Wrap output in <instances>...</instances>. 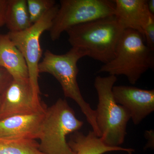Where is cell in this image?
I'll use <instances>...</instances> for the list:
<instances>
[{
  "label": "cell",
  "mask_w": 154,
  "mask_h": 154,
  "mask_svg": "<svg viewBox=\"0 0 154 154\" xmlns=\"http://www.w3.org/2000/svg\"><path fill=\"white\" fill-rule=\"evenodd\" d=\"M125 30L113 15L77 25L66 32L72 48L104 64L115 56Z\"/></svg>",
  "instance_id": "6da1fadb"
},
{
  "label": "cell",
  "mask_w": 154,
  "mask_h": 154,
  "mask_svg": "<svg viewBox=\"0 0 154 154\" xmlns=\"http://www.w3.org/2000/svg\"><path fill=\"white\" fill-rule=\"evenodd\" d=\"M154 66V51L147 46L143 36L136 30L126 29L119 40L114 58L103 65L97 73L124 75L130 84L134 85Z\"/></svg>",
  "instance_id": "7a4b0ae2"
},
{
  "label": "cell",
  "mask_w": 154,
  "mask_h": 154,
  "mask_svg": "<svg viewBox=\"0 0 154 154\" xmlns=\"http://www.w3.org/2000/svg\"><path fill=\"white\" fill-rule=\"evenodd\" d=\"M117 79L116 76L109 75L98 76L94 81L98 96L96 119L100 137L104 143L112 147L120 146L124 143L131 119L128 110L116 103L113 97L112 89Z\"/></svg>",
  "instance_id": "3957f363"
},
{
  "label": "cell",
  "mask_w": 154,
  "mask_h": 154,
  "mask_svg": "<svg viewBox=\"0 0 154 154\" xmlns=\"http://www.w3.org/2000/svg\"><path fill=\"white\" fill-rule=\"evenodd\" d=\"M85 57L82 53L71 48L63 54H54L49 50L44 54L42 61L38 65V71L50 74L60 84L64 95L72 99L79 105L87 121L92 127L93 131L100 137V134L96 124V112L83 97L77 82L79 73L77 63Z\"/></svg>",
  "instance_id": "277c9868"
},
{
  "label": "cell",
  "mask_w": 154,
  "mask_h": 154,
  "mask_svg": "<svg viewBox=\"0 0 154 154\" xmlns=\"http://www.w3.org/2000/svg\"><path fill=\"white\" fill-rule=\"evenodd\" d=\"M83 125L66 100L59 99L46 108L38 138L39 151L43 154H75L69 146L66 137L79 131Z\"/></svg>",
  "instance_id": "5b68a950"
},
{
  "label": "cell",
  "mask_w": 154,
  "mask_h": 154,
  "mask_svg": "<svg viewBox=\"0 0 154 154\" xmlns=\"http://www.w3.org/2000/svg\"><path fill=\"white\" fill-rule=\"evenodd\" d=\"M50 29L52 41L74 26L114 15L115 3L110 0H61Z\"/></svg>",
  "instance_id": "8992f818"
},
{
  "label": "cell",
  "mask_w": 154,
  "mask_h": 154,
  "mask_svg": "<svg viewBox=\"0 0 154 154\" xmlns=\"http://www.w3.org/2000/svg\"><path fill=\"white\" fill-rule=\"evenodd\" d=\"M59 8L55 5L46 12L37 22L26 30L8 33L25 58L29 72V79L36 94H40L38 65L42 55L40 38L44 31L49 30Z\"/></svg>",
  "instance_id": "52a82bcc"
},
{
  "label": "cell",
  "mask_w": 154,
  "mask_h": 154,
  "mask_svg": "<svg viewBox=\"0 0 154 154\" xmlns=\"http://www.w3.org/2000/svg\"><path fill=\"white\" fill-rule=\"evenodd\" d=\"M46 109L29 79H14L1 95L0 120L12 116L35 113Z\"/></svg>",
  "instance_id": "ba28073f"
},
{
  "label": "cell",
  "mask_w": 154,
  "mask_h": 154,
  "mask_svg": "<svg viewBox=\"0 0 154 154\" xmlns=\"http://www.w3.org/2000/svg\"><path fill=\"white\" fill-rule=\"evenodd\" d=\"M116 102L128 111L131 119L135 125L154 111V90H147L132 86L113 87Z\"/></svg>",
  "instance_id": "9c48e42d"
},
{
  "label": "cell",
  "mask_w": 154,
  "mask_h": 154,
  "mask_svg": "<svg viewBox=\"0 0 154 154\" xmlns=\"http://www.w3.org/2000/svg\"><path fill=\"white\" fill-rule=\"evenodd\" d=\"M46 109L1 119L0 138L10 140L38 139Z\"/></svg>",
  "instance_id": "30bf717a"
},
{
  "label": "cell",
  "mask_w": 154,
  "mask_h": 154,
  "mask_svg": "<svg viewBox=\"0 0 154 154\" xmlns=\"http://www.w3.org/2000/svg\"><path fill=\"white\" fill-rule=\"evenodd\" d=\"M114 16L125 29L135 30L143 36V29L151 17L146 0H114Z\"/></svg>",
  "instance_id": "8fae6325"
},
{
  "label": "cell",
  "mask_w": 154,
  "mask_h": 154,
  "mask_svg": "<svg viewBox=\"0 0 154 154\" xmlns=\"http://www.w3.org/2000/svg\"><path fill=\"white\" fill-rule=\"evenodd\" d=\"M0 67L14 79H29L25 58L8 34L0 35Z\"/></svg>",
  "instance_id": "7c38bea8"
},
{
  "label": "cell",
  "mask_w": 154,
  "mask_h": 154,
  "mask_svg": "<svg viewBox=\"0 0 154 154\" xmlns=\"http://www.w3.org/2000/svg\"><path fill=\"white\" fill-rule=\"evenodd\" d=\"M68 143L75 154H103L114 151L126 152L128 154H133L134 152L133 149L107 145L93 131H90L87 134L79 131L74 132L71 135Z\"/></svg>",
  "instance_id": "4fadbf2b"
},
{
  "label": "cell",
  "mask_w": 154,
  "mask_h": 154,
  "mask_svg": "<svg viewBox=\"0 0 154 154\" xmlns=\"http://www.w3.org/2000/svg\"><path fill=\"white\" fill-rule=\"evenodd\" d=\"M5 25L11 32L23 31L32 25L27 0H8Z\"/></svg>",
  "instance_id": "5bb4252c"
},
{
  "label": "cell",
  "mask_w": 154,
  "mask_h": 154,
  "mask_svg": "<svg viewBox=\"0 0 154 154\" xmlns=\"http://www.w3.org/2000/svg\"><path fill=\"white\" fill-rule=\"evenodd\" d=\"M34 140H10L0 138V154H43Z\"/></svg>",
  "instance_id": "9a60e30c"
},
{
  "label": "cell",
  "mask_w": 154,
  "mask_h": 154,
  "mask_svg": "<svg viewBox=\"0 0 154 154\" xmlns=\"http://www.w3.org/2000/svg\"><path fill=\"white\" fill-rule=\"evenodd\" d=\"M27 7L30 22H37L46 12L56 5L54 0H27Z\"/></svg>",
  "instance_id": "2e32d148"
},
{
  "label": "cell",
  "mask_w": 154,
  "mask_h": 154,
  "mask_svg": "<svg viewBox=\"0 0 154 154\" xmlns=\"http://www.w3.org/2000/svg\"><path fill=\"white\" fill-rule=\"evenodd\" d=\"M143 34L147 46L154 51V17H151L143 27Z\"/></svg>",
  "instance_id": "e0dca14e"
},
{
  "label": "cell",
  "mask_w": 154,
  "mask_h": 154,
  "mask_svg": "<svg viewBox=\"0 0 154 154\" xmlns=\"http://www.w3.org/2000/svg\"><path fill=\"white\" fill-rule=\"evenodd\" d=\"M13 79L5 69L0 67V96L2 94Z\"/></svg>",
  "instance_id": "ac0fdd59"
},
{
  "label": "cell",
  "mask_w": 154,
  "mask_h": 154,
  "mask_svg": "<svg viewBox=\"0 0 154 154\" xmlns=\"http://www.w3.org/2000/svg\"><path fill=\"white\" fill-rule=\"evenodd\" d=\"M8 0H0V27L5 25Z\"/></svg>",
  "instance_id": "d6986e66"
},
{
  "label": "cell",
  "mask_w": 154,
  "mask_h": 154,
  "mask_svg": "<svg viewBox=\"0 0 154 154\" xmlns=\"http://www.w3.org/2000/svg\"><path fill=\"white\" fill-rule=\"evenodd\" d=\"M145 137L147 140V143L145 147V149L151 148L153 149L154 147V131L153 130L146 131L145 132Z\"/></svg>",
  "instance_id": "ffe728a7"
},
{
  "label": "cell",
  "mask_w": 154,
  "mask_h": 154,
  "mask_svg": "<svg viewBox=\"0 0 154 154\" xmlns=\"http://www.w3.org/2000/svg\"><path fill=\"white\" fill-rule=\"evenodd\" d=\"M147 7L149 11L154 15V0L147 1Z\"/></svg>",
  "instance_id": "44dd1931"
},
{
  "label": "cell",
  "mask_w": 154,
  "mask_h": 154,
  "mask_svg": "<svg viewBox=\"0 0 154 154\" xmlns=\"http://www.w3.org/2000/svg\"><path fill=\"white\" fill-rule=\"evenodd\" d=\"M1 96H0V105H1Z\"/></svg>",
  "instance_id": "7402d4cb"
}]
</instances>
